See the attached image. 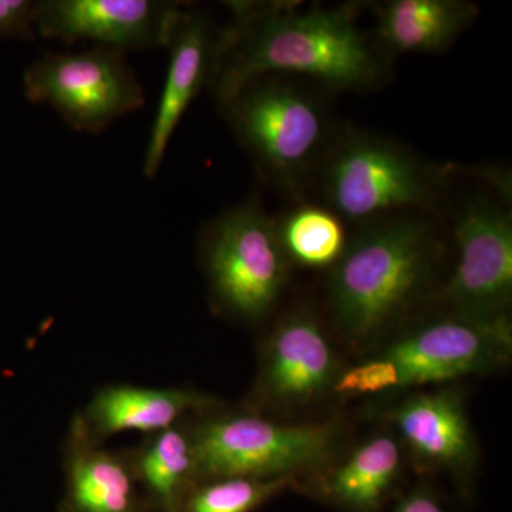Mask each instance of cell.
<instances>
[{
    "label": "cell",
    "mask_w": 512,
    "mask_h": 512,
    "mask_svg": "<svg viewBox=\"0 0 512 512\" xmlns=\"http://www.w3.org/2000/svg\"><path fill=\"white\" fill-rule=\"evenodd\" d=\"M399 386V370L392 360L379 355L340 373L332 387L342 396H362L399 390Z\"/></svg>",
    "instance_id": "cell-21"
},
{
    "label": "cell",
    "mask_w": 512,
    "mask_h": 512,
    "mask_svg": "<svg viewBox=\"0 0 512 512\" xmlns=\"http://www.w3.org/2000/svg\"><path fill=\"white\" fill-rule=\"evenodd\" d=\"M439 234L423 214L372 222L330 275V309L350 342L370 343L419 301L439 264Z\"/></svg>",
    "instance_id": "cell-2"
},
{
    "label": "cell",
    "mask_w": 512,
    "mask_h": 512,
    "mask_svg": "<svg viewBox=\"0 0 512 512\" xmlns=\"http://www.w3.org/2000/svg\"><path fill=\"white\" fill-rule=\"evenodd\" d=\"M36 15L37 2L0 0V37H33Z\"/></svg>",
    "instance_id": "cell-22"
},
{
    "label": "cell",
    "mask_w": 512,
    "mask_h": 512,
    "mask_svg": "<svg viewBox=\"0 0 512 512\" xmlns=\"http://www.w3.org/2000/svg\"><path fill=\"white\" fill-rule=\"evenodd\" d=\"M295 478L218 477L198 481L180 512H254Z\"/></svg>",
    "instance_id": "cell-20"
},
{
    "label": "cell",
    "mask_w": 512,
    "mask_h": 512,
    "mask_svg": "<svg viewBox=\"0 0 512 512\" xmlns=\"http://www.w3.org/2000/svg\"><path fill=\"white\" fill-rule=\"evenodd\" d=\"M394 512H447L443 505L426 490H414L406 495Z\"/></svg>",
    "instance_id": "cell-23"
},
{
    "label": "cell",
    "mask_w": 512,
    "mask_h": 512,
    "mask_svg": "<svg viewBox=\"0 0 512 512\" xmlns=\"http://www.w3.org/2000/svg\"><path fill=\"white\" fill-rule=\"evenodd\" d=\"M217 35L210 86L221 106L261 77L296 74L336 90L362 92L387 76L382 52L356 19L362 3L299 10L289 3H229Z\"/></svg>",
    "instance_id": "cell-1"
},
{
    "label": "cell",
    "mask_w": 512,
    "mask_h": 512,
    "mask_svg": "<svg viewBox=\"0 0 512 512\" xmlns=\"http://www.w3.org/2000/svg\"><path fill=\"white\" fill-rule=\"evenodd\" d=\"M316 174L326 207L360 227L436 212L446 177L399 144L348 128L332 137Z\"/></svg>",
    "instance_id": "cell-3"
},
{
    "label": "cell",
    "mask_w": 512,
    "mask_h": 512,
    "mask_svg": "<svg viewBox=\"0 0 512 512\" xmlns=\"http://www.w3.org/2000/svg\"><path fill=\"white\" fill-rule=\"evenodd\" d=\"M477 16L466 0H390L376 9L377 43L396 55L446 52Z\"/></svg>",
    "instance_id": "cell-16"
},
{
    "label": "cell",
    "mask_w": 512,
    "mask_h": 512,
    "mask_svg": "<svg viewBox=\"0 0 512 512\" xmlns=\"http://www.w3.org/2000/svg\"><path fill=\"white\" fill-rule=\"evenodd\" d=\"M402 468V451L392 436L380 434L360 444L345 463L320 481L325 500L350 512H377Z\"/></svg>",
    "instance_id": "cell-18"
},
{
    "label": "cell",
    "mask_w": 512,
    "mask_h": 512,
    "mask_svg": "<svg viewBox=\"0 0 512 512\" xmlns=\"http://www.w3.org/2000/svg\"><path fill=\"white\" fill-rule=\"evenodd\" d=\"M276 222L289 261L305 268L335 265L348 245L345 221L325 205H299Z\"/></svg>",
    "instance_id": "cell-19"
},
{
    "label": "cell",
    "mask_w": 512,
    "mask_h": 512,
    "mask_svg": "<svg viewBox=\"0 0 512 512\" xmlns=\"http://www.w3.org/2000/svg\"><path fill=\"white\" fill-rule=\"evenodd\" d=\"M389 419L424 463L457 471L473 464L476 439L456 393L416 394L392 410Z\"/></svg>",
    "instance_id": "cell-15"
},
{
    "label": "cell",
    "mask_w": 512,
    "mask_h": 512,
    "mask_svg": "<svg viewBox=\"0 0 512 512\" xmlns=\"http://www.w3.org/2000/svg\"><path fill=\"white\" fill-rule=\"evenodd\" d=\"M217 397L191 387H147L130 383L104 384L82 414L94 439L137 431L144 437L201 414L220 409Z\"/></svg>",
    "instance_id": "cell-14"
},
{
    "label": "cell",
    "mask_w": 512,
    "mask_h": 512,
    "mask_svg": "<svg viewBox=\"0 0 512 512\" xmlns=\"http://www.w3.org/2000/svg\"><path fill=\"white\" fill-rule=\"evenodd\" d=\"M202 264L215 303L234 318L256 322L281 298L289 261L278 222L256 200L225 212L202 237Z\"/></svg>",
    "instance_id": "cell-6"
},
{
    "label": "cell",
    "mask_w": 512,
    "mask_h": 512,
    "mask_svg": "<svg viewBox=\"0 0 512 512\" xmlns=\"http://www.w3.org/2000/svg\"><path fill=\"white\" fill-rule=\"evenodd\" d=\"M336 376L335 355L318 319L295 312L266 340L255 397L268 406L305 404L332 387Z\"/></svg>",
    "instance_id": "cell-11"
},
{
    "label": "cell",
    "mask_w": 512,
    "mask_h": 512,
    "mask_svg": "<svg viewBox=\"0 0 512 512\" xmlns=\"http://www.w3.org/2000/svg\"><path fill=\"white\" fill-rule=\"evenodd\" d=\"M221 107L262 173L299 197L335 136L315 94L266 76L249 83Z\"/></svg>",
    "instance_id": "cell-4"
},
{
    "label": "cell",
    "mask_w": 512,
    "mask_h": 512,
    "mask_svg": "<svg viewBox=\"0 0 512 512\" xmlns=\"http://www.w3.org/2000/svg\"><path fill=\"white\" fill-rule=\"evenodd\" d=\"M192 419L150 434L126 450L134 476L156 512H180L200 481Z\"/></svg>",
    "instance_id": "cell-17"
},
{
    "label": "cell",
    "mask_w": 512,
    "mask_h": 512,
    "mask_svg": "<svg viewBox=\"0 0 512 512\" xmlns=\"http://www.w3.org/2000/svg\"><path fill=\"white\" fill-rule=\"evenodd\" d=\"M183 6L160 0H43L36 29L47 39L93 40L101 47L148 50L167 47Z\"/></svg>",
    "instance_id": "cell-10"
},
{
    "label": "cell",
    "mask_w": 512,
    "mask_h": 512,
    "mask_svg": "<svg viewBox=\"0 0 512 512\" xmlns=\"http://www.w3.org/2000/svg\"><path fill=\"white\" fill-rule=\"evenodd\" d=\"M511 349L507 315L450 311L394 340L382 356L399 370L400 390L488 372L507 363Z\"/></svg>",
    "instance_id": "cell-9"
},
{
    "label": "cell",
    "mask_w": 512,
    "mask_h": 512,
    "mask_svg": "<svg viewBox=\"0 0 512 512\" xmlns=\"http://www.w3.org/2000/svg\"><path fill=\"white\" fill-rule=\"evenodd\" d=\"M217 33L210 20L194 10H181L167 47L170 52L163 93L151 126L143 173L156 177L185 111L210 86Z\"/></svg>",
    "instance_id": "cell-13"
},
{
    "label": "cell",
    "mask_w": 512,
    "mask_h": 512,
    "mask_svg": "<svg viewBox=\"0 0 512 512\" xmlns=\"http://www.w3.org/2000/svg\"><path fill=\"white\" fill-rule=\"evenodd\" d=\"M220 409L192 419L200 481L295 478L320 470L335 454L340 431L336 423L281 424L258 414Z\"/></svg>",
    "instance_id": "cell-5"
},
{
    "label": "cell",
    "mask_w": 512,
    "mask_h": 512,
    "mask_svg": "<svg viewBox=\"0 0 512 512\" xmlns=\"http://www.w3.org/2000/svg\"><path fill=\"white\" fill-rule=\"evenodd\" d=\"M64 494L60 512H156L141 490L126 451L94 439L74 414L63 440Z\"/></svg>",
    "instance_id": "cell-12"
},
{
    "label": "cell",
    "mask_w": 512,
    "mask_h": 512,
    "mask_svg": "<svg viewBox=\"0 0 512 512\" xmlns=\"http://www.w3.org/2000/svg\"><path fill=\"white\" fill-rule=\"evenodd\" d=\"M457 262L437 295L450 311L507 315L512 298V218L504 202L476 194L454 218Z\"/></svg>",
    "instance_id": "cell-8"
},
{
    "label": "cell",
    "mask_w": 512,
    "mask_h": 512,
    "mask_svg": "<svg viewBox=\"0 0 512 512\" xmlns=\"http://www.w3.org/2000/svg\"><path fill=\"white\" fill-rule=\"evenodd\" d=\"M25 92L33 103L52 106L74 130L92 134L146 104L124 53L101 46L46 53L26 72Z\"/></svg>",
    "instance_id": "cell-7"
}]
</instances>
